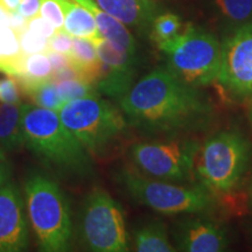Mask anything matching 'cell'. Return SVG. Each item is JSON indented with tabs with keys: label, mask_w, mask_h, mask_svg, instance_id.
<instances>
[{
	"label": "cell",
	"mask_w": 252,
	"mask_h": 252,
	"mask_svg": "<svg viewBox=\"0 0 252 252\" xmlns=\"http://www.w3.org/2000/svg\"><path fill=\"white\" fill-rule=\"evenodd\" d=\"M127 124L146 134H175L206 127L214 110L209 100L175 76L156 68L135 82L121 98Z\"/></svg>",
	"instance_id": "obj_1"
},
{
	"label": "cell",
	"mask_w": 252,
	"mask_h": 252,
	"mask_svg": "<svg viewBox=\"0 0 252 252\" xmlns=\"http://www.w3.org/2000/svg\"><path fill=\"white\" fill-rule=\"evenodd\" d=\"M23 130L27 149L50 168L78 178L93 173L89 152L63 124L58 111L25 104Z\"/></svg>",
	"instance_id": "obj_2"
},
{
	"label": "cell",
	"mask_w": 252,
	"mask_h": 252,
	"mask_svg": "<svg viewBox=\"0 0 252 252\" xmlns=\"http://www.w3.org/2000/svg\"><path fill=\"white\" fill-rule=\"evenodd\" d=\"M27 215L40 249L68 250L71 239L69 202L62 189L48 176L32 174L25 182Z\"/></svg>",
	"instance_id": "obj_3"
},
{
	"label": "cell",
	"mask_w": 252,
	"mask_h": 252,
	"mask_svg": "<svg viewBox=\"0 0 252 252\" xmlns=\"http://www.w3.org/2000/svg\"><path fill=\"white\" fill-rule=\"evenodd\" d=\"M251 143L237 131H220L198 150L195 174L214 196L234 193L248 171Z\"/></svg>",
	"instance_id": "obj_4"
},
{
	"label": "cell",
	"mask_w": 252,
	"mask_h": 252,
	"mask_svg": "<svg viewBox=\"0 0 252 252\" xmlns=\"http://www.w3.org/2000/svg\"><path fill=\"white\" fill-rule=\"evenodd\" d=\"M158 48L166 56L167 68L189 86L207 87L217 81L222 45L209 32L188 25Z\"/></svg>",
	"instance_id": "obj_5"
},
{
	"label": "cell",
	"mask_w": 252,
	"mask_h": 252,
	"mask_svg": "<svg viewBox=\"0 0 252 252\" xmlns=\"http://www.w3.org/2000/svg\"><path fill=\"white\" fill-rule=\"evenodd\" d=\"M58 113L63 124L94 157L105 156L127 125L123 112L98 96L70 100Z\"/></svg>",
	"instance_id": "obj_6"
},
{
	"label": "cell",
	"mask_w": 252,
	"mask_h": 252,
	"mask_svg": "<svg viewBox=\"0 0 252 252\" xmlns=\"http://www.w3.org/2000/svg\"><path fill=\"white\" fill-rule=\"evenodd\" d=\"M118 180L135 201L163 215H195L214 207L215 196L202 185H179L133 169H123Z\"/></svg>",
	"instance_id": "obj_7"
},
{
	"label": "cell",
	"mask_w": 252,
	"mask_h": 252,
	"mask_svg": "<svg viewBox=\"0 0 252 252\" xmlns=\"http://www.w3.org/2000/svg\"><path fill=\"white\" fill-rule=\"evenodd\" d=\"M81 238L94 252H126L130 250L123 208L104 189L88 195L80 219Z\"/></svg>",
	"instance_id": "obj_8"
},
{
	"label": "cell",
	"mask_w": 252,
	"mask_h": 252,
	"mask_svg": "<svg viewBox=\"0 0 252 252\" xmlns=\"http://www.w3.org/2000/svg\"><path fill=\"white\" fill-rule=\"evenodd\" d=\"M200 146L197 140L184 138L139 141L132 145L130 156L145 175L165 181H186L193 174Z\"/></svg>",
	"instance_id": "obj_9"
},
{
	"label": "cell",
	"mask_w": 252,
	"mask_h": 252,
	"mask_svg": "<svg viewBox=\"0 0 252 252\" xmlns=\"http://www.w3.org/2000/svg\"><path fill=\"white\" fill-rule=\"evenodd\" d=\"M220 45L219 84L236 98L252 96V21L236 27Z\"/></svg>",
	"instance_id": "obj_10"
},
{
	"label": "cell",
	"mask_w": 252,
	"mask_h": 252,
	"mask_svg": "<svg viewBox=\"0 0 252 252\" xmlns=\"http://www.w3.org/2000/svg\"><path fill=\"white\" fill-rule=\"evenodd\" d=\"M100 61V71L96 89L111 98H122L135 83L137 56L131 55L121 45L98 36L94 39Z\"/></svg>",
	"instance_id": "obj_11"
},
{
	"label": "cell",
	"mask_w": 252,
	"mask_h": 252,
	"mask_svg": "<svg viewBox=\"0 0 252 252\" xmlns=\"http://www.w3.org/2000/svg\"><path fill=\"white\" fill-rule=\"evenodd\" d=\"M24 200L17 186H0V252H20L30 244Z\"/></svg>",
	"instance_id": "obj_12"
},
{
	"label": "cell",
	"mask_w": 252,
	"mask_h": 252,
	"mask_svg": "<svg viewBox=\"0 0 252 252\" xmlns=\"http://www.w3.org/2000/svg\"><path fill=\"white\" fill-rule=\"evenodd\" d=\"M176 250L185 252H222L230 238L224 226L203 217L184 219L174 229Z\"/></svg>",
	"instance_id": "obj_13"
},
{
	"label": "cell",
	"mask_w": 252,
	"mask_h": 252,
	"mask_svg": "<svg viewBox=\"0 0 252 252\" xmlns=\"http://www.w3.org/2000/svg\"><path fill=\"white\" fill-rule=\"evenodd\" d=\"M106 13L117 19L126 27L145 28L157 15L153 0H94Z\"/></svg>",
	"instance_id": "obj_14"
},
{
	"label": "cell",
	"mask_w": 252,
	"mask_h": 252,
	"mask_svg": "<svg viewBox=\"0 0 252 252\" xmlns=\"http://www.w3.org/2000/svg\"><path fill=\"white\" fill-rule=\"evenodd\" d=\"M75 1L86 7L93 14L94 20H96L97 27H98L100 36L118 43L123 48L127 50L131 55L137 56L135 39L124 24L113 18L112 15L106 13L94 0H75Z\"/></svg>",
	"instance_id": "obj_15"
},
{
	"label": "cell",
	"mask_w": 252,
	"mask_h": 252,
	"mask_svg": "<svg viewBox=\"0 0 252 252\" xmlns=\"http://www.w3.org/2000/svg\"><path fill=\"white\" fill-rule=\"evenodd\" d=\"M25 104H0V149L17 151L25 145L23 113Z\"/></svg>",
	"instance_id": "obj_16"
},
{
	"label": "cell",
	"mask_w": 252,
	"mask_h": 252,
	"mask_svg": "<svg viewBox=\"0 0 252 252\" xmlns=\"http://www.w3.org/2000/svg\"><path fill=\"white\" fill-rule=\"evenodd\" d=\"M68 56L70 65L77 72L80 80L94 86L99 76L100 61L94 41L74 37Z\"/></svg>",
	"instance_id": "obj_17"
},
{
	"label": "cell",
	"mask_w": 252,
	"mask_h": 252,
	"mask_svg": "<svg viewBox=\"0 0 252 252\" xmlns=\"http://www.w3.org/2000/svg\"><path fill=\"white\" fill-rule=\"evenodd\" d=\"M64 25L63 30L72 37L94 40L100 36L98 27L93 14L75 0H61Z\"/></svg>",
	"instance_id": "obj_18"
},
{
	"label": "cell",
	"mask_w": 252,
	"mask_h": 252,
	"mask_svg": "<svg viewBox=\"0 0 252 252\" xmlns=\"http://www.w3.org/2000/svg\"><path fill=\"white\" fill-rule=\"evenodd\" d=\"M134 249L139 252H174L166 226L161 222H152L141 226L134 234Z\"/></svg>",
	"instance_id": "obj_19"
},
{
	"label": "cell",
	"mask_w": 252,
	"mask_h": 252,
	"mask_svg": "<svg viewBox=\"0 0 252 252\" xmlns=\"http://www.w3.org/2000/svg\"><path fill=\"white\" fill-rule=\"evenodd\" d=\"M184 30V24H182L181 18L178 14L162 13L156 15L151 24V37L157 46L162 45L167 41L174 39L180 32Z\"/></svg>",
	"instance_id": "obj_20"
},
{
	"label": "cell",
	"mask_w": 252,
	"mask_h": 252,
	"mask_svg": "<svg viewBox=\"0 0 252 252\" xmlns=\"http://www.w3.org/2000/svg\"><path fill=\"white\" fill-rule=\"evenodd\" d=\"M215 5L222 18L236 27L252 21V0H215Z\"/></svg>",
	"instance_id": "obj_21"
},
{
	"label": "cell",
	"mask_w": 252,
	"mask_h": 252,
	"mask_svg": "<svg viewBox=\"0 0 252 252\" xmlns=\"http://www.w3.org/2000/svg\"><path fill=\"white\" fill-rule=\"evenodd\" d=\"M25 96L30 97L34 105L43 109L53 110V111H59L65 104L60 97L54 82L50 80L35 84L25 94Z\"/></svg>",
	"instance_id": "obj_22"
},
{
	"label": "cell",
	"mask_w": 252,
	"mask_h": 252,
	"mask_svg": "<svg viewBox=\"0 0 252 252\" xmlns=\"http://www.w3.org/2000/svg\"><path fill=\"white\" fill-rule=\"evenodd\" d=\"M58 93L64 103L70 100L83 98L88 96H98V91L93 84L80 80V78H70L54 82Z\"/></svg>",
	"instance_id": "obj_23"
},
{
	"label": "cell",
	"mask_w": 252,
	"mask_h": 252,
	"mask_svg": "<svg viewBox=\"0 0 252 252\" xmlns=\"http://www.w3.org/2000/svg\"><path fill=\"white\" fill-rule=\"evenodd\" d=\"M0 49H1L2 56L6 60L17 64L24 72V63L26 54H24V52L21 50L19 35L11 27H5L0 30Z\"/></svg>",
	"instance_id": "obj_24"
},
{
	"label": "cell",
	"mask_w": 252,
	"mask_h": 252,
	"mask_svg": "<svg viewBox=\"0 0 252 252\" xmlns=\"http://www.w3.org/2000/svg\"><path fill=\"white\" fill-rule=\"evenodd\" d=\"M18 35L24 54L32 55L37 54V53H47L49 50V39L37 35L36 33L27 30V28Z\"/></svg>",
	"instance_id": "obj_25"
},
{
	"label": "cell",
	"mask_w": 252,
	"mask_h": 252,
	"mask_svg": "<svg viewBox=\"0 0 252 252\" xmlns=\"http://www.w3.org/2000/svg\"><path fill=\"white\" fill-rule=\"evenodd\" d=\"M40 15L53 24L56 30H62L64 25V13L61 0H41Z\"/></svg>",
	"instance_id": "obj_26"
},
{
	"label": "cell",
	"mask_w": 252,
	"mask_h": 252,
	"mask_svg": "<svg viewBox=\"0 0 252 252\" xmlns=\"http://www.w3.org/2000/svg\"><path fill=\"white\" fill-rule=\"evenodd\" d=\"M0 102L8 104L21 103V89L17 77L0 78Z\"/></svg>",
	"instance_id": "obj_27"
},
{
	"label": "cell",
	"mask_w": 252,
	"mask_h": 252,
	"mask_svg": "<svg viewBox=\"0 0 252 252\" xmlns=\"http://www.w3.org/2000/svg\"><path fill=\"white\" fill-rule=\"evenodd\" d=\"M72 37L64 30H56L55 34L48 40L50 52H58L62 54H69L72 47Z\"/></svg>",
	"instance_id": "obj_28"
},
{
	"label": "cell",
	"mask_w": 252,
	"mask_h": 252,
	"mask_svg": "<svg viewBox=\"0 0 252 252\" xmlns=\"http://www.w3.org/2000/svg\"><path fill=\"white\" fill-rule=\"evenodd\" d=\"M27 30L34 32L37 35L46 37V39H50L56 32V28L53 26V24L49 23L46 18L39 14L28 19Z\"/></svg>",
	"instance_id": "obj_29"
},
{
	"label": "cell",
	"mask_w": 252,
	"mask_h": 252,
	"mask_svg": "<svg viewBox=\"0 0 252 252\" xmlns=\"http://www.w3.org/2000/svg\"><path fill=\"white\" fill-rule=\"evenodd\" d=\"M41 0H20L17 11L26 19H31L40 14Z\"/></svg>",
	"instance_id": "obj_30"
},
{
	"label": "cell",
	"mask_w": 252,
	"mask_h": 252,
	"mask_svg": "<svg viewBox=\"0 0 252 252\" xmlns=\"http://www.w3.org/2000/svg\"><path fill=\"white\" fill-rule=\"evenodd\" d=\"M27 21L24 15H21L18 11L8 12V27H11L17 34H20L27 28Z\"/></svg>",
	"instance_id": "obj_31"
},
{
	"label": "cell",
	"mask_w": 252,
	"mask_h": 252,
	"mask_svg": "<svg viewBox=\"0 0 252 252\" xmlns=\"http://www.w3.org/2000/svg\"><path fill=\"white\" fill-rule=\"evenodd\" d=\"M47 56H48L50 64H52L53 71L65 68L70 64L69 56L67 54H62V53L58 52H50V50H48V52H47Z\"/></svg>",
	"instance_id": "obj_32"
},
{
	"label": "cell",
	"mask_w": 252,
	"mask_h": 252,
	"mask_svg": "<svg viewBox=\"0 0 252 252\" xmlns=\"http://www.w3.org/2000/svg\"><path fill=\"white\" fill-rule=\"evenodd\" d=\"M11 172L12 169L8 159L6 158L4 151L0 149V186L8 182L11 178Z\"/></svg>",
	"instance_id": "obj_33"
},
{
	"label": "cell",
	"mask_w": 252,
	"mask_h": 252,
	"mask_svg": "<svg viewBox=\"0 0 252 252\" xmlns=\"http://www.w3.org/2000/svg\"><path fill=\"white\" fill-rule=\"evenodd\" d=\"M0 4L4 6L7 12H13L18 9L20 0H0Z\"/></svg>",
	"instance_id": "obj_34"
},
{
	"label": "cell",
	"mask_w": 252,
	"mask_h": 252,
	"mask_svg": "<svg viewBox=\"0 0 252 252\" xmlns=\"http://www.w3.org/2000/svg\"><path fill=\"white\" fill-rule=\"evenodd\" d=\"M8 27V12L0 4V30Z\"/></svg>",
	"instance_id": "obj_35"
},
{
	"label": "cell",
	"mask_w": 252,
	"mask_h": 252,
	"mask_svg": "<svg viewBox=\"0 0 252 252\" xmlns=\"http://www.w3.org/2000/svg\"><path fill=\"white\" fill-rule=\"evenodd\" d=\"M249 204H250L251 212H252V178H251L250 186H249Z\"/></svg>",
	"instance_id": "obj_36"
}]
</instances>
